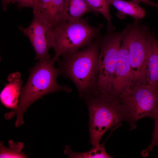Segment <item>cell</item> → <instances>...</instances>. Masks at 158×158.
Segmentation results:
<instances>
[{
	"mask_svg": "<svg viewBox=\"0 0 158 158\" xmlns=\"http://www.w3.org/2000/svg\"><path fill=\"white\" fill-rule=\"evenodd\" d=\"M64 153L71 158H111L113 157L106 151L104 143L100 144L99 146H93L89 151L81 152L73 151L69 145H66Z\"/></svg>",
	"mask_w": 158,
	"mask_h": 158,
	"instance_id": "obj_15",
	"label": "cell"
},
{
	"mask_svg": "<svg viewBox=\"0 0 158 158\" xmlns=\"http://www.w3.org/2000/svg\"><path fill=\"white\" fill-rule=\"evenodd\" d=\"M123 108L131 130L146 117L154 119L158 111V87L149 84L132 85L116 98Z\"/></svg>",
	"mask_w": 158,
	"mask_h": 158,
	"instance_id": "obj_5",
	"label": "cell"
},
{
	"mask_svg": "<svg viewBox=\"0 0 158 158\" xmlns=\"http://www.w3.org/2000/svg\"><path fill=\"white\" fill-rule=\"evenodd\" d=\"M8 80V83L1 93L0 100L6 107L14 110L18 106L23 81L18 72L10 75Z\"/></svg>",
	"mask_w": 158,
	"mask_h": 158,
	"instance_id": "obj_10",
	"label": "cell"
},
{
	"mask_svg": "<svg viewBox=\"0 0 158 158\" xmlns=\"http://www.w3.org/2000/svg\"><path fill=\"white\" fill-rule=\"evenodd\" d=\"M16 3L18 7L20 9L30 7L35 9L37 7L38 0H14V3Z\"/></svg>",
	"mask_w": 158,
	"mask_h": 158,
	"instance_id": "obj_19",
	"label": "cell"
},
{
	"mask_svg": "<svg viewBox=\"0 0 158 158\" xmlns=\"http://www.w3.org/2000/svg\"><path fill=\"white\" fill-rule=\"evenodd\" d=\"M107 30L99 43L96 92L97 94L110 95L123 31H116L114 27L107 28Z\"/></svg>",
	"mask_w": 158,
	"mask_h": 158,
	"instance_id": "obj_7",
	"label": "cell"
},
{
	"mask_svg": "<svg viewBox=\"0 0 158 158\" xmlns=\"http://www.w3.org/2000/svg\"><path fill=\"white\" fill-rule=\"evenodd\" d=\"M139 4L142 3L148 5L158 8V4L150 0H131Z\"/></svg>",
	"mask_w": 158,
	"mask_h": 158,
	"instance_id": "obj_20",
	"label": "cell"
},
{
	"mask_svg": "<svg viewBox=\"0 0 158 158\" xmlns=\"http://www.w3.org/2000/svg\"><path fill=\"white\" fill-rule=\"evenodd\" d=\"M154 119V126L152 139L150 145L141 152V155L143 157H147L149 153L152 151L153 148L158 144V111Z\"/></svg>",
	"mask_w": 158,
	"mask_h": 158,
	"instance_id": "obj_18",
	"label": "cell"
},
{
	"mask_svg": "<svg viewBox=\"0 0 158 158\" xmlns=\"http://www.w3.org/2000/svg\"><path fill=\"white\" fill-rule=\"evenodd\" d=\"M55 62L53 58L39 61L30 69L27 83L22 87L17 107L5 115L6 120H9L16 115L15 123L16 128L23 124L24 114L29 107L38 99L53 92H71V88L60 85L58 83L57 78L61 73L59 68L55 67Z\"/></svg>",
	"mask_w": 158,
	"mask_h": 158,
	"instance_id": "obj_1",
	"label": "cell"
},
{
	"mask_svg": "<svg viewBox=\"0 0 158 158\" xmlns=\"http://www.w3.org/2000/svg\"><path fill=\"white\" fill-rule=\"evenodd\" d=\"M64 0H38L33 12L44 17L53 26L58 23L63 11Z\"/></svg>",
	"mask_w": 158,
	"mask_h": 158,
	"instance_id": "obj_12",
	"label": "cell"
},
{
	"mask_svg": "<svg viewBox=\"0 0 158 158\" xmlns=\"http://www.w3.org/2000/svg\"><path fill=\"white\" fill-rule=\"evenodd\" d=\"M106 0L109 5L113 6L118 10L116 16L121 19L129 16L135 20H138L142 19L146 16L145 10L139 6V4L132 0Z\"/></svg>",
	"mask_w": 158,
	"mask_h": 158,
	"instance_id": "obj_13",
	"label": "cell"
},
{
	"mask_svg": "<svg viewBox=\"0 0 158 158\" xmlns=\"http://www.w3.org/2000/svg\"><path fill=\"white\" fill-rule=\"evenodd\" d=\"M33 19L26 28L18 26L19 29L29 39L36 54V59L42 61L51 58L49 51L53 48L54 26L41 15L33 12Z\"/></svg>",
	"mask_w": 158,
	"mask_h": 158,
	"instance_id": "obj_8",
	"label": "cell"
},
{
	"mask_svg": "<svg viewBox=\"0 0 158 158\" xmlns=\"http://www.w3.org/2000/svg\"><path fill=\"white\" fill-rule=\"evenodd\" d=\"M100 41L97 39L84 49L63 57L60 63L61 74L74 83L80 97L96 93Z\"/></svg>",
	"mask_w": 158,
	"mask_h": 158,
	"instance_id": "obj_2",
	"label": "cell"
},
{
	"mask_svg": "<svg viewBox=\"0 0 158 158\" xmlns=\"http://www.w3.org/2000/svg\"><path fill=\"white\" fill-rule=\"evenodd\" d=\"M157 146H158V145H157Z\"/></svg>",
	"mask_w": 158,
	"mask_h": 158,
	"instance_id": "obj_22",
	"label": "cell"
},
{
	"mask_svg": "<svg viewBox=\"0 0 158 158\" xmlns=\"http://www.w3.org/2000/svg\"><path fill=\"white\" fill-rule=\"evenodd\" d=\"M86 0L95 13H100L106 18L108 22L107 27L113 26L111 23L112 17L109 10L110 5L106 0Z\"/></svg>",
	"mask_w": 158,
	"mask_h": 158,
	"instance_id": "obj_17",
	"label": "cell"
},
{
	"mask_svg": "<svg viewBox=\"0 0 158 158\" xmlns=\"http://www.w3.org/2000/svg\"><path fill=\"white\" fill-rule=\"evenodd\" d=\"M148 84L158 87V40L153 32L150 37L148 63Z\"/></svg>",
	"mask_w": 158,
	"mask_h": 158,
	"instance_id": "obj_14",
	"label": "cell"
},
{
	"mask_svg": "<svg viewBox=\"0 0 158 158\" xmlns=\"http://www.w3.org/2000/svg\"><path fill=\"white\" fill-rule=\"evenodd\" d=\"M85 98L89 112L90 143L99 146L107 131L126 121L125 113L118 100L110 95L98 94Z\"/></svg>",
	"mask_w": 158,
	"mask_h": 158,
	"instance_id": "obj_3",
	"label": "cell"
},
{
	"mask_svg": "<svg viewBox=\"0 0 158 158\" xmlns=\"http://www.w3.org/2000/svg\"><path fill=\"white\" fill-rule=\"evenodd\" d=\"M102 27V25L92 26L83 18L57 24L53 27V59L56 61L61 56L71 55L90 45L99 36Z\"/></svg>",
	"mask_w": 158,
	"mask_h": 158,
	"instance_id": "obj_4",
	"label": "cell"
},
{
	"mask_svg": "<svg viewBox=\"0 0 158 158\" xmlns=\"http://www.w3.org/2000/svg\"><path fill=\"white\" fill-rule=\"evenodd\" d=\"M9 147L5 146L2 141L0 142V158H27L24 153H21L25 145L20 142H15L12 140L8 141Z\"/></svg>",
	"mask_w": 158,
	"mask_h": 158,
	"instance_id": "obj_16",
	"label": "cell"
},
{
	"mask_svg": "<svg viewBox=\"0 0 158 158\" xmlns=\"http://www.w3.org/2000/svg\"><path fill=\"white\" fill-rule=\"evenodd\" d=\"M90 12L95 13L86 0H64L63 11L57 23L79 20Z\"/></svg>",
	"mask_w": 158,
	"mask_h": 158,
	"instance_id": "obj_11",
	"label": "cell"
},
{
	"mask_svg": "<svg viewBox=\"0 0 158 158\" xmlns=\"http://www.w3.org/2000/svg\"><path fill=\"white\" fill-rule=\"evenodd\" d=\"M122 43L119 50L110 95L117 98L130 87L131 72L129 58L130 33L128 26L123 30Z\"/></svg>",
	"mask_w": 158,
	"mask_h": 158,
	"instance_id": "obj_9",
	"label": "cell"
},
{
	"mask_svg": "<svg viewBox=\"0 0 158 158\" xmlns=\"http://www.w3.org/2000/svg\"><path fill=\"white\" fill-rule=\"evenodd\" d=\"M138 20L128 24L130 33L129 47L131 86L148 84V63L152 31Z\"/></svg>",
	"mask_w": 158,
	"mask_h": 158,
	"instance_id": "obj_6",
	"label": "cell"
},
{
	"mask_svg": "<svg viewBox=\"0 0 158 158\" xmlns=\"http://www.w3.org/2000/svg\"><path fill=\"white\" fill-rule=\"evenodd\" d=\"M14 0H2V6L3 10H6L8 5L11 3L14 4Z\"/></svg>",
	"mask_w": 158,
	"mask_h": 158,
	"instance_id": "obj_21",
	"label": "cell"
}]
</instances>
